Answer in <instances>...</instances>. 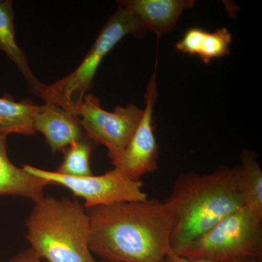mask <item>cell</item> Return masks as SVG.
Here are the masks:
<instances>
[{
	"instance_id": "1",
	"label": "cell",
	"mask_w": 262,
	"mask_h": 262,
	"mask_svg": "<svg viewBox=\"0 0 262 262\" xmlns=\"http://www.w3.org/2000/svg\"><path fill=\"white\" fill-rule=\"evenodd\" d=\"M85 209L90 250L102 261H166L173 220L165 202L147 198Z\"/></svg>"
},
{
	"instance_id": "2",
	"label": "cell",
	"mask_w": 262,
	"mask_h": 262,
	"mask_svg": "<svg viewBox=\"0 0 262 262\" xmlns=\"http://www.w3.org/2000/svg\"><path fill=\"white\" fill-rule=\"evenodd\" d=\"M164 202L173 216L170 248L176 253L244 208L239 165L222 166L208 174H181Z\"/></svg>"
},
{
	"instance_id": "3",
	"label": "cell",
	"mask_w": 262,
	"mask_h": 262,
	"mask_svg": "<svg viewBox=\"0 0 262 262\" xmlns=\"http://www.w3.org/2000/svg\"><path fill=\"white\" fill-rule=\"evenodd\" d=\"M26 239L48 262H97L89 248L90 220L83 206L70 198L45 196L25 220Z\"/></svg>"
},
{
	"instance_id": "4",
	"label": "cell",
	"mask_w": 262,
	"mask_h": 262,
	"mask_svg": "<svg viewBox=\"0 0 262 262\" xmlns=\"http://www.w3.org/2000/svg\"><path fill=\"white\" fill-rule=\"evenodd\" d=\"M146 32L132 13L119 5L101 29L92 47L80 64L70 75L47 85L45 103H54L76 114L84 96L89 94L103 58L125 36Z\"/></svg>"
},
{
	"instance_id": "5",
	"label": "cell",
	"mask_w": 262,
	"mask_h": 262,
	"mask_svg": "<svg viewBox=\"0 0 262 262\" xmlns=\"http://www.w3.org/2000/svg\"><path fill=\"white\" fill-rule=\"evenodd\" d=\"M176 253L192 261L206 262L262 259V221L246 208H241Z\"/></svg>"
},
{
	"instance_id": "6",
	"label": "cell",
	"mask_w": 262,
	"mask_h": 262,
	"mask_svg": "<svg viewBox=\"0 0 262 262\" xmlns=\"http://www.w3.org/2000/svg\"><path fill=\"white\" fill-rule=\"evenodd\" d=\"M23 168L27 173L48 181L51 185L67 188L75 196L83 198L84 208L142 201L149 198L143 190L141 180L129 178L117 168L102 175L83 177L61 175L29 165H24Z\"/></svg>"
},
{
	"instance_id": "7",
	"label": "cell",
	"mask_w": 262,
	"mask_h": 262,
	"mask_svg": "<svg viewBox=\"0 0 262 262\" xmlns=\"http://www.w3.org/2000/svg\"><path fill=\"white\" fill-rule=\"evenodd\" d=\"M84 136L96 145L101 144L107 149L112 163L119 159L134 135L140 122L143 110L134 103L117 106L113 112L101 107L96 96L88 94L77 108Z\"/></svg>"
},
{
	"instance_id": "8",
	"label": "cell",
	"mask_w": 262,
	"mask_h": 262,
	"mask_svg": "<svg viewBox=\"0 0 262 262\" xmlns=\"http://www.w3.org/2000/svg\"><path fill=\"white\" fill-rule=\"evenodd\" d=\"M158 59L147 87L144 101L145 107L134 135L119 159L113 163L129 178L140 181L141 177L158 169L159 147L155 134L154 108L158 98L157 70Z\"/></svg>"
},
{
	"instance_id": "9",
	"label": "cell",
	"mask_w": 262,
	"mask_h": 262,
	"mask_svg": "<svg viewBox=\"0 0 262 262\" xmlns=\"http://www.w3.org/2000/svg\"><path fill=\"white\" fill-rule=\"evenodd\" d=\"M34 129L45 136L53 153L64 151L74 143L85 138L79 117L54 103L37 106Z\"/></svg>"
},
{
	"instance_id": "10",
	"label": "cell",
	"mask_w": 262,
	"mask_h": 262,
	"mask_svg": "<svg viewBox=\"0 0 262 262\" xmlns=\"http://www.w3.org/2000/svg\"><path fill=\"white\" fill-rule=\"evenodd\" d=\"M194 0H124L118 2L135 16L146 32L160 38L170 32L184 10L191 9Z\"/></svg>"
},
{
	"instance_id": "11",
	"label": "cell",
	"mask_w": 262,
	"mask_h": 262,
	"mask_svg": "<svg viewBox=\"0 0 262 262\" xmlns=\"http://www.w3.org/2000/svg\"><path fill=\"white\" fill-rule=\"evenodd\" d=\"M48 181L27 173L11 163L8 155V136L0 134V196H22L35 203L45 196Z\"/></svg>"
},
{
	"instance_id": "12",
	"label": "cell",
	"mask_w": 262,
	"mask_h": 262,
	"mask_svg": "<svg viewBox=\"0 0 262 262\" xmlns=\"http://www.w3.org/2000/svg\"><path fill=\"white\" fill-rule=\"evenodd\" d=\"M14 10L11 0H0V51L4 52L21 72L28 83L29 91L44 101L47 84L33 75L28 59L15 40Z\"/></svg>"
},
{
	"instance_id": "13",
	"label": "cell",
	"mask_w": 262,
	"mask_h": 262,
	"mask_svg": "<svg viewBox=\"0 0 262 262\" xmlns=\"http://www.w3.org/2000/svg\"><path fill=\"white\" fill-rule=\"evenodd\" d=\"M232 41L231 32L225 27L210 32L199 27H192L184 33L182 39L176 44L177 51L189 56H198L208 64L212 59L230 54Z\"/></svg>"
},
{
	"instance_id": "14",
	"label": "cell",
	"mask_w": 262,
	"mask_h": 262,
	"mask_svg": "<svg viewBox=\"0 0 262 262\" xmlns=\"http://www.w3.org/2000/svg\"><path fill=\"white\" fill-rule=\"evenodd\" d=\"M37 106L29 100L16 101L5 94L0 98V134L34 135V116Z\"/></svg>"
},
{
	"instance_id": "15",
	"label": "cell",
	"mask_w": 262,
	"mask_h": 262,
	"mask_svg": "<svg viewBox=\"0 0 262 262\" xmlns=\"http://www.w3.org/2000/svg\"><path fill=\"white\" fill-rule=\"evenodd\" d=\"M241 187L244 208L256 219L262 221V170L257 156L245 149L241 155Z\"/></svg>"
},
{
	"instance_id": "16",
	"label": "cell",
	"mask_w": 262,
	"mask_h": 262,
	"mask_svg": "<svg viewBox=\"0 0 262 262\" xmlns=\"http://www.w3.org/2000/svg\"><path fill=\"white\" fill-rule=\"evenodd\" d=\"M96 144L88 138L74 143L64 150V156L56 173L69 177H83L94 175L91 156Z\"/></svg>"
},
{
	"instance_id": "17",
	"label": "cell",
	"mask_w": 262,
	"mask_h": 262,
	"mask_svg": "<svg viewBox=\"0 0 262 262\" xmlns=\"http://www.w3.org/2000/svg\"><path fill=\"white\" fill-rule=\"evenodd\" d=\"M41 260L33 249L29 248L15 255L9 262H42Z\"/></svg>"
},
{
	"instance_id": "18",
	"label": "cell",
	"mask_w": 262,
	"mask_h": 262,
	"mask_svg": "<svg viewBox=\"0 0 262 262\" xmlns=\"http://www.w3.org/2000/svg\"><path fill=\"white\" fill-rule=\"evenodd\" d=\"M167 262H206L203 261H192V260L187 259V258L179 256L177 253H174L173 251H170L167 257ZM239 262H262V259L260 258H249V259L244 260Z\"/></svg>"
},
{
	"instance_id": "19",
	"label": "cell",
	"mask_w": 262,
	"mask_h": 262,
	"mask_svg": "<svg viewBox=\"0 0 262 262\" xmlns=\"http://www.w3.org/2000/svg\"><path fill=\"white\" fill-rule=\"evenodd\" d=\"M101 262H116V261H101ZM165 262H167V261Z\"/></svg>"
}]
</instances>
